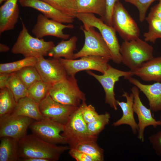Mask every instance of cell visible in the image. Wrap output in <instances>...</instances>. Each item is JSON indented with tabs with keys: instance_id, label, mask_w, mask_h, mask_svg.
I'll return each mask as SVG.
<instances>
[{
	"instance_id": "33",
	"label": "cell",
	"mask_w": 161,
	"mask_h": 161,
	"mask_svg": "<svg viewBox=\"0 0 161 161\" xmlns=\"http://www.w3.org/2000/svg\"><path fill=\"white\" fill-rule=\"evenodd\" d=\"M16 72L27 89L37 82L42 80L35 66L25 67Z\"/></svg>"
},
{
	"instance_id": "21",
	"label": "cell",
	"mask_w": 161,
	"mask_h": 161,
	"mask_svg": "<svg viewBox=\"0 0 161 161\" xmlns=\"http://www.w3.org/2000/svg\"><path fill=\"white\" fill-rule=\"evenodd\" d=\"M132 72L144 81L161 82V56L154 57Z\"/></svg>"
},
{
	"instance_id": "24",
	"label": "cell",
	"mask_w": 161,
	"mask_h": 161,
	"mask_svg": "<svg viewBox=\"0 0 161 161\" xmlns=\"http://www.w3.org/2000/svg\"><path fill=\"white\" fill-rule=\"evenodd\" d=\"M77 13L97 15L103 20L106 13V0H75Z\"/></svg>"
},
{
	"instance_id": "42",
	"label": "cell",
	"mask_w": 161,
	"mask_h": 161,
	"mask_svg": "<svg viewBox=\"0 0 161 161\" xmlns=\"http://www.w3.org/2000/svg\"><path fill=\"white\" fill-rule=\"evenodd\" d=\"M20 161H48L47 160L34 157L26 158L21 159Z\"/></svg>"
},
{
	"instance_id": "26",
	"label": "cell",
	"mask_w": 161,
	"mask_h": 161,
	"mask_svg": "<svg viewBox=\"0 0 161 161\" xmlns=\"http://www.w3.org/2000/svg\"><path fill=\"white\" fill-rule=\"evenodd\" d=\"M70 148L75 149L90 156L95 161L104 160V150L98 145L96 141L89 140L81 142Z\"/></svg>"
},
{
	"instance_id": "10",
	"label": "cell",
	"mask_w": 161,
	"mask_h": 161,
	"mask_svg": "<svg viewBox=\"0 0 161 161\" xmlns=\"http://www.w3.org/2000/svg\"><path fill=\"white\" fill-rule=\"evenodd\" d=\"M79 59H58L64 67L67 75L75 76L80 71L93 70L103 74L107 69L110 60L105 57L97 56H87Z\"/></svg>"
},
{
	"instance_id": "40",
	"label": "cell",
	"mask_w": 161,
	"mask_h": 161,
	"mask_svg": "<svg viewBox=\"0 0 161 161\" xmlns=\"http://www.w3.org/2000/svg\"><path fill=\"white\" fill-rule=\"evenodd\" d=\"M148 15L155 16L161 21V0L151 8Z\"/></svg>"
},
{
	"instance_id": "38",
	"label": "cell",
	"mask_w": 161,
	"mask_h": 161,
	"mask_svg": "<svg viewBox=\"0 0 161 161\" xmlns=\"http://www.w3.org/2000/svg\"><path fill=\"white\" fill-rule=\"evenodd\" d=\"M69 154L77 161H95L90 156L73 148L69 150Z\"/></svg>"
},
{
	"instance_id": "23",
	"label": "cell",
	"mask_w": 161,
	"mask_h": 161,
	"mask_svg": "<svg viewBox=\"0 0 161 161\" xmlns=\"http://www.w3.org/2000/svg\"><path fill=\"white\" fill-rule=\"evenodd\" d=\"M78 40V38L75 36L68 40L62 39L49 51L47 55L57 59H74V52L76 49Z\"/></svg>"
},
{
	"instance_id": "29",
	"label": "cell",
	"mask_w": 161,
	"mask_h": 161,
	"mask_svg": "<svg viewBox=\"0 0 161 161\" xmlns=\"http://www.w3.org/2000/svg\"><path fill=\"white\" fill-rule=\"evenodd\" d=\"M145 20L148 24V30L143 34L144 40L154 44L157 39H161V21L156 17L148 15Z\"/></svg>"
},
{
	"instance_id": "37",
	"label": "cell",
	"mask_w": 161,
	"mask_h": 161,
	"mask_svg": "<svg viewBox=\"0 0 161 161\" xmlns=\"http://www.w3.org/2000/svg\"><path fill=\"white\" fill-rule=\"evenodd\" d=\"M148 139L156 154L161 157V131L152 134Z\"/></svg>"
},
{
	"instance_id": "27",
	"label": "cell",
	"mask_w": 161,
	"mask_h": 161,
	"mask_svg": "<svg viewBox=\"0 0 161 161\" xmlns=\"http://www.w3.org/2000/svg\"><path fill=\"white\" fill-rule=\"evenodd\" d=\"M6 87L12 93L17 102L21 99L27 97L28 89L16 72L11 73Z\"/></svg>"
},
{
	"instance_id": "31",
	"label": "cell",
	"mask_w": 161,
	"mask_h": 161,
	"mask_svg": "<svg viewBox=\"0 0 161 161\" xmlns=\"http://www.w3.org/2000/svg\"><path fill=\"white\" fill-rule=\"evenodd\" d=\"M16 103L12 93L7 87L0 89V117L11 114Z\"/></svg>"
},
{
	"instance_id": "36",
	"label": "cell",
	"mask_w": 161,
	"mask_h": 161,
	"mask_svg": "<svg viewBox=\"0 0 161 161\" xmlns=\"http://www.w3.org/2000/svg\"><path fill=\"white\" fill-rule=\"evenodd\" d=\"M126 2L132 4L138 10L139 20L140 22H143L146 18L147 11L149 7L154 1L160 0H124Z\"/></svg>"
},
{
	"instance_id": "12",
	"label": "cell",
	"mask_w": 161,
	"mask_h": 161,
	"mask_svg": "<svg viewBox=\"0 0 161 161\" xmlns=\"http://www.w3.org/2000/svg\"><path fill=\"white\" fill-rule=\"evenodd\" d=\"M32 133L42 140L57 145L67 143L65 138L61 134L64 125L45 118L33 121L29 127Z\"/></svg>"
},
{
	"instance_id": "35",
	"label": "cell",
	"mask_w": 161,
	"mask_h": 161,
	"mask_svg": "<svg viewBox=\"0 0 161 161\" xmlns=\"http://www.w3.org/2000/svg\"><path fill=\"white\" fill-rule=\"evenodd\" d=\"M79 107L83 118L87 124L93 122L99 115L95 107L91 104L87 105L86 101L83 102Z\"/></svg>"
},
{
	"instance_id": "45",
	"label": "cell",
	"mask_w": 161,
	"mask_h": 161,
	"mask_svg": "<svg viewBox=\"0 0 161 161\" xmlns=\"http://www.w3.org/2000/svg\"><path fill=\"white\" fill-rule=\"evenodd\" d=\"M160 120L161 122V114L160 115Z\"/></svg>"
},
{
	"instance_id": "4",
	"label": "cell",
	"mask_w": 161,
	"mask_h": 161,
	"mask_svg": "<svg viewBox=\"0 0 161 161\" xmlns=\"http://www.w3.org/2000/svg\"><path fill=\"white\" fill-rule=\"evenodd\" d=\"M77 18L83 24L84 27H93L99 31L110 51L112 60L117 64L122 63L120 45L116 31L112 26L106 23L100 18L91 13H77Z\"/></svg>"
},
{
	"instance_id": "17",
	"label": "cell",
	"mask_w": 161,
	"mask_h": 161,
	"mask_svg": "<svg viewBox=\"0 0 161 161\" xmlns=\"http://www.w3.org/2000/svg\"><path fill=\"white\" fill-rule=\"evenodd\" d=\"M23 7H30L40 12L48 18L62 23L72 24L73 18L55 9L42 0H18Z\"/></svg>"
},
{
	"instance_id": "11",
	"label": "cell",
	"mask_w": 161,
	"mask_h": 161,
	"mask_svg": "<svg viewBox=\"0 0 161 161\" xmlns=\"http://www.w3.org/2000/svg\"><path fill=\"white\" fill-rule=\"evenodd\" d=\"M34 120L12 114L0 117V138L8 137L18 141L27 135V129Z\"/></svg>"
},
{
	"instance_id": "32",
	"label": "cell",
	"mask_w": 161,
	"mask_h": 161,
	"mask_svg": "<svg viewBox=\"0 0 161 161\" xmlns=\"http://www.w3.org/2000/svg\"><path fill=\"white\" fill-rule=\"evenodd\" d=\"M53 7L73 18L77 13L75 0H42Z\"/></svg>"
},
{
	"instance_id": "15",
	"label": "cell",
	"mask_w": 161,
	"mask_h": 161,
	"mask_svg": "<svg viewBox=\"0 0 161 161\" xmlns=\"http://www.w3.org/2000/svg\"><path fill=\"white\" fill-rule=\"evenodd\" d=\"M37 58L35 66L44 82L52 85L67 76L66 71L58 59H46L43 56Z\"/></svg>"
},
{
	"instance_id": "7",
	"label": "cell",
	"mask_w": 161,
	"mask_h": 161,
	"mask_svg": "<svg viewBox=\"0 0 161 161\" xmlns=\"http://www.w3.org/2000/svg\"><path fill=\"white\" fill-rule=\"evenodd\" d=\"M64 125L61 135L65 138L70 148L81 142L97 141V137L89 134L87 123L83 118L79 107L70 115Z\"/></svg>"
},
{
	"instance_id": "3",
	"label": "cell",
	"mask_w": 161,
	"mask_h": 161,
	"mask_svg": "<svg viewBox=\"0 0 161 161\" xmlns=\"http://www.w3.org/2000/svg\"><path fill=\"white\" fill-rule=\"evenodd\" d=\"M153 49L152 45L140 38L124 41L120 47L122 63L132 72L154 57Z\"/></svg>"
},
{
	"instance_id": "43",
	"label": "cell",
	"mask_w": 161,
	"mask_h": 161,
	"mask_svg": "<svg viewBox=\"0 0 161 161\" xmlns=\"http://www.w3.org/2000/svg\"><path fill=\"white\" fill-rule=\"evenodd\" d=\"M10 49V48L7 46L2 44H0V52H5L9 51Z\"/></svg>"
},
{
	"instance_id": "1",
	"label": "cell",
	"mask_w": 161,
	"mask_h": 161,
	"mask_svg": "<svg viewBox=\"0 0 161 161\" xmlns=\"http://www.w3.org/2000/svg\"><path fill=\"white\" fill-rule=\"evenodd\" d=\"M18 144L20 160L34 157L56 161L62 154L70 149L67 146H58L46 142L33 133L27 135L19 140Z\"/></svg>"
},
{
	"instance_id": "5",
	"label": "cell",
	"mask_w": 161,
	"mask_h": 161,
	"mask_svg": "<svg viewBox=\"0 0 161 161\" xmlns=\"http://www.w3.org/2000/svg\"><path fill=\"white\" fill-rule=\"evenodd\" d=\"M49 93L57 102L77 107H79L86 100L85 95L79 89L75 76L68 75L52 84Z\"/></svg>"
},
{
	"instance_id": "13",
	"label": "cell",
	"mask_w": 161,
	"mask_h": 161,
	"mask_svg": "<svg viewBox=\"0 0 161 161\" xmlns=\"http://www.w3.org/2000/svg\"><path fill=\"white\" fill-rule=\"evenodd\" d=\"M39 107L44 118L64 125L70 115L78 107L57 102L48 93L39 103Z\"/></svg>"
},
{
	"instance_id": "25",
	"label": "cell",
	"mask_w": 161,
	"mask_h": 161,
	"mask_svg": "<svg viewBox=\"0 0 161 161\" xmlns=\"http://www.w3.org/2000/svg\"><path fill=\"white\" fill-rule=\"evenodd\" d=\"M0 138V161H20L18 141L8 137Z\"/></svg>"
},
{
	"instance_id": "30",
	"label": "cell",
	"mask_w": 161,
	"mask_h": 161,
	"mask_svg": "<svg viewBox=\"0 0 161 161\" xmlns=\"http://www.w3.org/2000/svg\"><path fill=\"white\" fill-rule=\"evenodd\" d=\"M37 58L34 57H24V58L13 62L0 64V73H11L18 72L30 66H35Z\"/></svg>"
},
{
	"instance_id": "16",
	"label": "cell",
	"mask_w": 161,
	"mask_h": 161,
	"mask_svg": "<svg viewBox=\"0 0 161 161\" xmlns=\"http://www.w3.org/2000/svg\"><path fill=\"white\" fill-rule=\"evenodd\" d=\"M131 91L134 96V111L137 114L138 120L137 138L143 142L144 141L145 129L149 126L156 128L158 126H161V122L154 119L152 115L151 110L143 104L140 97L138 88L134 86L131 88Z\"/></svg>"
},
{
	"instance_id": "2",
	"label": "cell",
	"mask_w": 161,
	"mask_h": 161,
	"mask_svg": "<svg viewBox=\"0 0 161 161\" xmlns=\"http://www.w3.org/2000/svg\"><path fill=\"white\" fill-rule=\"evenodd\" d=\"M21 24L22 29L11 48L12 52L21 54L24 57L37 58L47 55L49 51L55 46L54 42L32 36L22 21Z\"/></svg>"
},
{
	"instance_id": "39",
	"label": "cell",
	"mask_w": 161,
	"mask_h": 161,
	"mask_svg": "<svg viewBox=\"0 0 161 161\" xmlns=\"http://www.w3.org/2000/svg\"><path fill=\"white\" fill-rule=\"evenodd\" d=\"M118 0H106V13L103 21L105 23L110 26H112L111 19L113 8L115 3Z\"/></svg>"
},
{
	"instance_id": "8",
	"label": "cell",
	"mask_w": 161,
	"mask_h": 161,
	"mask_svg": "<svg viewBox=\"0 0 161 161\" xmlns=\"http://www.w3.org/2000/svg\"><path fill=\"white\" fill-rule=\"evenodd\" d=\"M85 37L84 45L75 53L74 59L87 56H100L112 60V56L102 35L93 27H81Z\"/></svg>"
},
{
	"instance_id": "18",
	"label": "cell",
	"mask_w": 161,
	"mask_h": 161,
	"mask_svg": "<svg viewBox=\"0 0 161 161\" xmlns=\"http://www.w3.org/2000/svg\"><path fill=\"white\" fill-rule=\"evenodd\" d=\"M124 78L137 87L145 95L151 110L155 112L161 110V83L156 82L151 84H145L131 76Z\"/></svg>"
},
{
	"instance_id": "6",
	"label": "cell",
	"mask_w": 161,
	"mask_h": 161,
	"mask_svg": "<svg viewBox=\"0 0 161 161\" xmlns=\"http://www.w3.org/2000/svg\"><path fill=\"white\" fill-rule=\"evenodd\" d=\"M111 21L112 26L124 41L139 38L140 31L137 24L119 0L114 7Z\"/></svg>"
},
{
	"instance_id": "44",
	"label": "cell",
	"mask_w": 161,
	"mask_h": 161,
	"mask_svg": "<svg viewBox=\"0 0 161 161\" xmlns=\"http://www.w3.org/2000/svg\"><path fill=\"white\" fill-rule=\"evenodd\" d=\"M7 0H0V4H1L3 2L6 1Z\"/></svg>"
},
{
	"instance_id": "20",
	"label": "cell",
	"mask_w": 161,
	"mask_h": 161,
	"mask_svg": "<svg viewBox=\"0 0 161 161\" xmlns=\"http://www.w3.org/2000/svg\"><path fill=\"white\" fill-rule=\"evenodd\" d=\"M122 97L126 98V101L117 100V103L122 111L123 115L120 118L114 122L113 125L115 127L124 124L129 125L133 133L136 134L138 132V126L134 116L133 95L132 93L129 94L127 92H124Z\"/></svg>"
},
{
	"instance_id": "34",
	"label": "cell",
	"mask_w": 161,
	"mask_h": 161,
	"mask_svg": "<svg viewBox=\"0 0 161 161\" xmlns=\"http://www.w3.org/2000/svg\"><path fill=\"white\" fill-rule=\"evenodd\" d=\"M110 117L109 114L106 112L104 114H99L98 117L93 122L87 124L89 134L93 136L97 137L106 126L109 123Z\"/></svg>"
},
{
	"instance_id": "41",
	"label": "cell",
	"mask_w": 161,
	"mask_h": 161,
	"mask_svg": "<svg viewBox=\"0 0 161 161\" xmlns=\"http://www.w3.org/2000/svg\"><path fill=\"white\" fill-rule=\"evenodd\" d=\"M11 73H0V89H2L6 87L8 80Z\"/></svg>"
},
{
	"instance_id": "14",
	"label": "cell",
	"mask_w": 161,
	"mask_h": 161,
	"mask_svg": "<svg viewBox=\"0 0 161 161\" xmlns=\"http://www.w3.org/2000/svg\"><path fill=\"white\" fill-rule=\"evenodd\" d=\"M74 27V25L71 24H64L42 14H39L37 16L36 23L32 30V32L35 37L39 38L51 36L66 40L69 38L70 35L64 33L63 30L65 29H72Z\"/></svg>"
},
{
	"instance_id": "9",
	"label": "cell",
	"mask_w": 161,
	"mask_h": 161,
	"mask_svg": "<svg viewBox=\"0 0 161 161\" xmlns=\"http://www.w3.org/2000/svg\"><path fill=\"white\" fill-rule=\"evenodd\" d=\"M89 75L95 78L101 84L105 92V103L115 110L117 109V100L115 98L114 86L121 77L133 75L130 70L125 71L115 68L109 64L102 75L96 74L90 70L86 71Z\"/></svg>"
},
{
	"instance_id": "22",
	"label": "cell",
	"mask_w": 161,
	"mask_h": 161,
	"mask_svg": "<svg viewBox=\"0 0 161 161\" xmlns=\"http://www.w3.org/2000/svg\"><path fill=\"white\" fill-rule=\"evenodd\" d=\"M11 114L27 117L35 121L44 118L40 112L39 104L27 97L21 99L17 102Z\"/></svg>"
},
{
	"instance_id": "28",
	"label": "cell",
	"mask_w": 161,
	"mask_h": 161,
	"mask_svg": "<svg viewBox=\"0 0 161 161\" xmlns=\"http://www.w3.org/2000/svg\"><path fill=\"white\" fill-rule=\"evenodd\" d=\"M52 85L42 80L37 81L28 89L27 97L39 104L49 93Z\"/></svg>"
},
{
	"instance_id": "19",
	"label": "cell",
	"mask_w": 161,
	"mask_h": 161,
	"mask_svg": "<svg viewBox=\"0 0 161 161\" xmlns=\"http://www.w3.org/2000/svg\"><path fill=\"white\" fill-rule=\"evenodd\" d=\"M18 0H7L0 7V34L14 29L19 16Z\"/></svg>"
}]
</instances>
